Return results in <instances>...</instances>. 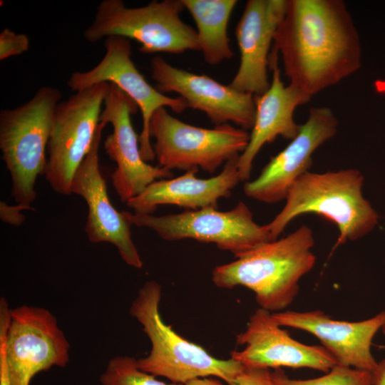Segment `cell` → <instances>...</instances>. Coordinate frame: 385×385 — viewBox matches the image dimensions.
<instances>
[{
  "label": "cell",
  "instance_id": "obj_25",
  "mask_svg": "<svg viewBox=\"0 0 385 385\" xmlns=\"http://www.w3.org/2000/svg\"><path fill=\"white\" fill-rule=\"evenodd\" d=\"M228 385H275L267 369L246 368Z\"/></svg>",
  "mask_w": 385,
  "mask_h": 385
},
{
  "label": "cell",
  "instance_id": "obj_27",
  "mask_svg": "<svg viewBox=\"0 0 385 385\" xmlns=\"http://www.w3.org/2000/svg\"><path fill=\"white\" fill-rule=\"evenodd\" d=\"M0 385H11L5 359L4 348L0 343Z\"/></svg>",
  "mask_w": 385,
  "mask_h": 385
},
{
  "label": "cell",
  "instance_id": "obj_20",
  "mask_svg": "<svg viewBox=\"0 0 385 385\" xmlns=\"http://www.w3.org/2000/svg\"><path fill=\"white\" fill-rule=\"evenodd\" d=\"M239 156L227 162L218 175L210 178H198L195 176L198 170H191L175 178L155 180L126 205L135 213L148 215L163 205H178L185 210L217 207L218 200L229 197L241 181Z\"/></svg>",
  "mask_w": 385,
  "mask_h": 385
},
{
  "label": "cell",
  "instance_id": "obj_2",
  "mask_svg": "<svg viewBox=\"0 0 385 385\" xmlns=\"http://www.w3.org/2000/svg\"><path fill=\"white\" fill-rule=\"evenodd\" d=\"M313 232L307 225L266 242L236 260L215 267L212 280L220 288L243 286L255 293L260 308L282 310L298 294L299 282L314 266Z\"/></svg>",
  "mask_w": 385,
  "mask_h": 385
},
{
  "label": "cell",
  "instance_id": "obj_1",
  "mask_svg": "<svg viewBox=\"0 0 385 385\" xmlns=\"http://www.w3.org/2000/svg\"><path fill=\"white\" fill-rule=\"evenodd\" d=\"M273 43L289 84L310 98L361 66L359 36L341 0H286Z\"/></svg>",
  "mask_w": 385,
  "mask_h": 385
},
{
  "label": "cell",
  "instance_id": "obj_8",
  "mask_svg": "<svg viewBox=\"0 0 385 385\" xmlns=\"http://www.w3.org/2000/svg\"><path fill=\"white\" fill-rule=\"evenodd\" d=\"M150 137L159 166L167 170L201 169L215 173L223 163L240 155L250 140L247 130L229 123L212 128L188 124L170 115L165 108L153 115Z\"/></svg>",
  "mask_w": 385,
  "mask_h": 385
},
{
  "label": "cell",
  "instance_id": "obj_10",
  "mask_svg": "<svg viewBox=\"0 0 385 385\" xmlns=\"http://www.w3.org/2000/svg\"><path fill=\"white\" fill-rule=\"evenodd\" d=\"M109 88V83L96 84L58 104L47 146L44 174L55 192L71 194L73 178L91 150Z\"/></svg>",
  "mask_w": 385,
  "mask_h": 385
},
{
  "label": "cell",
  "instance_id": "obj_30",
  "mask_svg": "<svg viewBox=\"0 0 385 385\" xmlns=\"http://www.w3.org/2000/svg\"><path fill=\"white\" fill-rule=\"evenodd\" d=\"M374 87L377 93L385 95V79L377 80L374 83Z\"/></svg>",
  "mask_w": 385,
  "mask_h": 385
},
{
  "label": "cell",
  "instance_id": "obj_26",
  "mask_svg": "<svg viewBox=\"0 0 385 385\" xmlns=\"http://www.w3.org/2000/svg\"><path fill=\"white\" fill-rule=\"evenodd\" d=\"M34 210L31 206L16 203L14 205H9L5 202H0V218L1 220L13 226H20L26 220L23 210Z\"/></svg>",
  "mask_w": 385,
  "mask_h": 385
},
{
  "label": "cell",
  "instance_id": "obj_3",
  "mask_svg": "<svg viewBox=\"0 0 385 385\" xmlns=\"http://www.w3.org/2000/svg\"><path fill=\"white\" fill-rule=\"evenodd\" d=\"M364 176L349 168L324 173L307 172L292 185L285 204L267 224L275 240L295 217L308 213L334 223L339 231L332 252L346 241H354L370 232L379 216L361 192Z\"/></svg>",
  "mask_w": 385,
  "mask_h": 385
},
{
  "label": "cell",
  "instance_id": "obj_12",
  "mask_svg": "<svg viewBox=\"0 0 385 385\" xmlns=\"http://www.w3.org/2000/svg\"><path fill=\"white\" fill-rule=\"evenodd\" d=\"M137 111L136 103L115 84L110 83L99 123L104 126L110 123L113 127L103 146L109 158L116 163L111 178L123 203L141 193L154 181L173 177L171 170L153 166L142 158L139 136L130 118Z\"/></svg>",
  "mask_w": 385,
  "mask_h": 385
},
{
  "label": "cell",
  "instance_id": "obj_5",
  "mask_svg": "<svg viewBox=\"0 0 385 385\" xmlns=\"http://www.w3.org/2000/svg\"><path fill=\"white\" fill-rule=\"evenodd\" d=\"M59 89L42 86L25 103L0 111V150L11 178V195L31 206L38 177L44 175L54 113L61 101Z\"/></svg>",
  "mask_w": 385,
  "mask_h": 385
},
{
  "label": "cell",
  "instance_id": "obj_14",
  "mask_svg": "<svg viewBox=\"0 0 385 385\" xmlns=\"http://www.w3.org/2000/svg\"><path fill=\"white\" fill-rule=\"evenodd\" d=\"M337 128V119L330 108H311L297 135L271 158L257 178L245 183V194L268 204L285 200L294 183L309 171L314 152L335 135Z\"/></svg>",
  "mask_w": 385,
  "mask_h": 385
},
{
  "label": "cell",
  "instance_id": "obj_19",
  "mask_svg": "<svg viewBox=\"0 0 385 385\" xmlns=\"http://www.w3.org/2000/svg\"><path fill=\"white\" fill-rule=\"evenodd\" d=\"M269 60V66L272 70V82L265 93L255 96L254 125L247 146L238 158L241 181H248L253 161L266 143L274 141L277 136L292 140L297 135L300 125L294 120V112L311 99L293 85H284L281 79L276 51H272Z\"/></svg>",
  "mask_w": 385,
  "mask_h": 385
},
{
  "label": "cell",
  "instance_id": "obj_15",
  "mask_svg": "<svg viewBox=\"0 0 385 385\" xmlns=\"http://www.w3.org/2000/svg\"><path fill=\"white\" fill-rule=\"evenodd\" d=\"M236 342L245 347L232 351L230 358L246 368H309L327 373L338 364L325 347L294 339L272 313L260 307L250 317L246 329L237 335Z\"/></svg>",
  "mask_w": 385,
  "mask_h": 385
},
{
  "label": "cell",
  "instance_id": "obj_18",
  "mask_svg": "<svg viewBox=\"0 0 385 385\" xmlns=\"http://www.w3.org/2000/svg\"><path fill=\"white\" fill-rule=\"evenodd\" d=\"M285 7L286 0L247 2L235 29L240 63L229 84L234 89L258 96L269 88V51Z\"/></svg>",
  "mask_w": 385,
  "mask_h": 385
},
{
  "label": "cell",
  "instance_id": "obj_4",
  "mask_svg": "<svg viewBox=\"0 0 385 385\" xmlns=\"http://www.w3.org/2000/svg\"><path fill=\"white\" fill-rule=\"evenodd\" d=\"M162 287L155 281L145 282L130 307V314L141 324L151 344L149 354L137 359L142 371L185 384L197 378L212 376L232 381L245 366L232 358L220 359L202 346L177 334L160 314Z\"/></svg>",
  "mask_w": 385,
  "mask_h": 385
},
{
  "label": "cell",
  "instance_id": "obj_16",
  "mask_svg": "<svg viewBox=\"0 0 385 385\" xmlns=\"http://www.w3.org/2000/svg\"><path fill=\"white\" fill-rule=\"evenodd\" d=\"M104 127L99 123L91 150L74 175L71 193L81 196L88 206L85 232L88 240L113 245L128 265L140 269L143 261L132 240L131 225L111 203L101 171L99 148Z\"/></svg>",
  "mask_w": 385,
  "mask_h": 385
},
{
  "label": "cell",
  "instance_id": "obj_21",
  "mask_svg": "<svg viewBox=\"0 0 385 385\" xmlns=\"http://www.w3.org/2000/svg\"><path fill=\"white\" fill-rule=\"evenodd\" d=\"M197 27L200 51L205 61L217 65L230 59L234 53L230 46L227 26L237 4L236 0H182Z\"/></svg>",
  "mask_w": 385,
  "mask_h": 385
},
{
  "label": "cell",
  "instance_id": "obj_6",
  "mask_svg": "<svg viewBox=\"0 0 385 385\" xmlns=\"http://www.w3.org/2000/svg\"><path fill=\"white\" fill-rule=\"evenodd\" d=\"M185 9L182 0L152 1L135 8L121 0H103L83 36L90 43L110 36L135 39L144 53L200 51L196 31L180 18Z\"/></svg>",
  "mask_w": 385,
  "mask_h": 385
},
{
  "label": "cell",
  "instance_id": "obj_13",
  "mask_svg": "<svg viewBox=\"0 0 385 385\" xmlns=\"http://www.w3.org/2000/svg\"><path fill=\"white\" fill-rule=\"evenodd\" d=\"M150 71L159 92L179 94L188 108L204 112L216 125L232 122L245 130H252L256 109L253 95L238 91L205 74L174 67L160 56L151 58Z\"/></svg>",
  "mask_w": 385,
  "mask_h": 385
},
{
  "label": "cell",
  "instance_id": "obj_24",
  "mask_svg": "<svg viewBox=\"0 0 385 385\" xmlns=\"http://www.w3.org/2000/svg\"><path fill=\"white\" fill-rule=\"evenodd\" d=\"M29 38L24 34H16L8 28L0 33V60L18 56L29 49Z\"/></svg>",
  "mask_w": 385,
  "mask_h": 385
},
{
  "label": "cell",
  "instance_id": "obj_28",
  "mask_svg": "<svg viewBox=\"0 0 385 385\" xmlns=\"http://www.w3.org/2000/svg\"><path fill=\"white\" fill-rule=\"evenodd\" d=\"M382 347L385 349V345ZM372 377L373 385H385V359L378 362Z\"/></svg>",
  "mask_w": 385,
  "mask_h": 385
},
{
  "label": "cell",
  "instance_id": "obj_23",
  "mask_svg": "<svg viewBox=\"0 0 385 385\" xmlns=\"http://www.w3.org/2000/svg\"><path fill=\"white\" fill-rule=\"evenodd\" d=\"M101 385H183L166 384L140 369L137 359L128 356L111 359L100 376Z\"/></svg>",
  "mask_w": 385,
  "mask_h": 385
},
{
  "label": "cell",
  "instance_id": "obj_22",
  "mask_svg": "<svg viewBox=\"0 0 385 385\" xmlns=\"http://www.w3.org/2000/svg\"><path fill=\"white\" fill-rule=\"evenodd\" d=\"M275 385H373L372 373L337 364L325 375L311 379H292L283 371L271 372Z\"/></svg>",
  "mask_w": 385,
  "mask_h": 385
},
{
  "label": "cell",
  "instance_id": "obj_7",
  "mask_svg": "<svg viewBox=\"0 0 385 385\" xmlns=\"http://www.w3.org/2000/svg\"><path fill=\"white\" fill-rule=\"evenodd\" d=\"M0 342L11 385H29L39 372L65 367L69 361V342L56 317L43 307L10 309L1 297Z\"/></svg>",
  "mask_w": 385,
  "mask_h": 385
},
{
  "label": "cell",
  "instance_id": "obj_9",
  "mask_svg": "<svg viewBox=\"0 0 385 385\" xmlns=\"http://www.w3.org/2000/svg\"><path fill=\"white\" fill-rule=\"evenodd\" d=\"M122 213L131 225L151 229L163 240L192 239L214 243L236 258L272 241L267 225L257 224L250 208L241 201L224 212L209 207L162 216Z\"/></svg>",
  "mask_w": 385,
  "mask_h": 385
},
{
  "label": "cell",
  "instance_id": "obj_17",
  "mask_svg": "<svg viewBox=\"0 0 385 385\" xmlns=\"http://www.w3.org/2000/svg\"><path fill=\"white\" fill-rule=\"evenodd\" d=\"M282 327L307 332L318 338L338 364L373 372L378 362L371 347L376 334L385 326V312L368 319H334L321 310L272 313Z\"/></svg>",
  "mask_w": 385,
  "mask_h": 385
},
{
  "label": "cell",
  "instance_id": "obj_11",
  "mask_svg": "<svg viewBox=\"0 0 385 385\" xmlns=\"http://www.w3.org/2000/svg\"><path fill=\"white\" fill-rule=\"evenodd\" d=\"M106 53L101 61L86 71L73 72L67 81L73 92H77L101 83H113L138 106L142 115V130L139 147L142 158H155L150 142L149 126L153 113L160 108L169 107L176 113L188 108L181 97L172 98L159 92L145 80L132 61V47L128 38L110 36L104 39Z\"/></svg>",
  "mask_w": 385,
  "mask_h": 385
},
{
  "label": "cell",
  "instance_id": "obj_31",
  "mask_svg": "<svg viewBox=\"0 0 385 385\" xmlns=\"http://www.w3.org/2000/svg\"><path fill=\"white\" fill-rule=\"evenodd\" d=\"M384 333L385 334V326L382 328Z\"/></svg>",
  "mask_w": 385,
  "mask_h": 385
},
{
  "label": "cell",
  "instance_id": "obj_29",
  "mask_svg": "<svg viewBox=\"0 0 385 385\" xmlns=\"http://www.w3.org/2000/svg\"><path fill=\"white\" fill-rule=\"evenodd\" d=\"M183 385H224L218 381L207 378H197L189 381Z\"/></svg>",
  "mask_w": 385,
  "mask_h": 385
}]
</instances>
